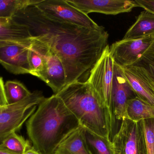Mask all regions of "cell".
<instances>
[{"label": "cell", "mask_w": 154, "mask_h": 154, "mask_svg": "<svg viewBox=\"0 0 154 154\" xmlns=\"http://www.w3.org/2000/svg\"><path fill=\"white\" fill-rule=\"evenodd\" d=\"M12 19L27 27L32 37L58 57L66 71L67 85L87 81L91 70L108 45L109 34L104 27L93 30L54 20L35 5L18 11Z\"/></svg>", "instance_id": "1"}, {"label": "cell", "mask_w": 154, "mask_h": 154, "mask_svg": "<svg viewBox=\"0 0 154 154\" xmlns=\"http://www.w3.org/2000/svg\"><path fill=\"white\" fill-rule=\"evenodd\" d=\"M80 125L61 99L54 94L38 105L26 128L35 150L40 154H53L62 140Z\"/></svg>", "instance_id": "2"}, {"label": "cell", "mask_w": 154, "mask_h": 154, "mask_svg": "<svg viewBox=\"0 0 154 154\" xmlns=\"http://www.w3.org/2000/svg\"><path fill=\"white\" fill-rule=\"evenodd\" d=\"M81 125L102 137L112 140L115 120L88 81H75L57 94Z\"/></svg>", "instance_id": "3"}, {"label": "cell", "mask_w": 154, "mask_h": 154, "mask_svg": "<svg viewBox=\"0 0 154 154\" xmlns=\"http://www.w3.org/2000/svg\"><path fill=\"white\" fill-rule=\"evenodd\" d=\"M45 98L42 92L36 90L19 102L1 108L0 142L20 129Z\"/></svg>", "instance_id": "4"}, {"label": "cell", "mask_w": 154, "mask_h": 154, "mask_svg": "<svg viewBox=\"0 0 154 154\" xmlns=\"http://www.w3.org/2000/svg\"><path fill=\"white\" fill-rule=\"evenodd\" d=\"M109 49L108 45L91 70L87 81L93 88L114 118L112 110L114 61Z\"/></svg>", "instance_id": "5"}, {"label": "cell", "mask_w": 154, "mask_h": 154, "mask_svg": "<svg viewBox=\"0 0 154 154\" xmlns=\"http://www.w3.org/2000/svg\"><path fill=\"white\" fill-rule=\"evenodd\" d=\"M111 142L114 154H147L143 122L122 120Z\"/></svg>", "instance_id": "6"}, {"label": "cell", "mask_w": 154, "mask_h": 154, "mask_svg": "<svg viewBox=\"0 0 154 154\" xmlns=\"http://www.w3.org/2000/svg\"><path fill=\"white\" fill-rule=\"evenodd\" d=\"M35 5L45 16L54 20L93 30L103 27L66 0H41Z\"/></svg>", "instance_id": "7"}, {"label": "cell", "mask_w": 154, "mask_h": 154, "mask_svg": "<svg viewBox=\"0 0 154 154\" xmlns=\"http://www.w3.org/2000/svg\"><path fill=\"white\" fill-rule=\"evenodd\" d=\"M154 39V35L135 39H124L113 43L109 52L114 63L122 68L133 65L147 49Z\"/></svg>", "instance_id": "8"}, {"label": "cell", "mask_w": 154, "mask_h": 154, "mask_svg": "<svg viewBox=\"0 0 154 154\" xmlns=\"http://www.w3.org/2000/svg\"><path fill=\"white\" fill-rule=\"evenodd\" d=\"M137 96L127 80L123 69L114 63L112 93V110L115 120L127 118L128 102Z\"/></svg>", "instance_id": "9"}, {"label": "cell", "mask_w": 154, "mask_h": 154, "mask_svg": "<svg viewBox=\"0 0 154 154\" xmlns=\"http://www.w3.org/2000/svg\"><path fill=\"white\" fill-rule=\"evenodd\" d=\"M69 4L88 15L92 12L116 15L129 12L138 7L134 1L128 0H66Z\"/></svg>", "instance_id": "10"}, {"label": "cell", "mask_w": 154, "mask_h": 154, "mask_svg": "<svg viewBox=\"0 0 154 154\" xmlns=\"http://www.w3.org/2000/svg\"><path fill=\"white\" fill-rule=\"evenodd\" d=\"M30 47L15 44L0 47V64L15 74H30L29 53Z\"/></svg>", "instance_id": "11"}, {"label": "cell", "mask_w": 154, "mask_h": 154, "mask_svg": "<svg viewBox=\"0 0 154 154\" xmlns=\"http://www.w3.org/2000/svg\"><path fill=\"white\" fill-rule=\"evenodd\" d=\"M45 60V68L40 79L45 82L56 95L66 86L65 68L58 57L47 46Z\"/></svg>", "instance_id": "12"}, {"label": "cell", "mask_w": 154, "mask_h": 154, "mask_svg": "<svg viewBox=\"0 0 154 154\" xmlns=\"http://www.w3.org/2000/svg\"><path fill=\"white\" fill-rule=\"evenodd\" d=\"M32 40L27 27L12 18H0V42L30 47Z\"/></svg>", "instance_id": "13"}, {"label": "cell", "mask_w": 154, "mask_h": 154, "mask_svg": "<svg viewBox=\"0 0 154 154\" xmlns=\"http://www.w3.org/2000/svg\"><path fill=\"white\" fill-rule=\"evenodd\" d=\"M85 131L81 125L74 129L60 142L53 154H91L86 142Z\"/></svg>", "instance_id": "14"}, {"label": "cell", "mask_w": 154, "mask_h": 154, "mask_svg": "<svg viewBox=\"0 0 154 154\" xmlns=\"http://www.w3.org/2000/svg\"><path fill=\"white\" fill-rule=\"evenodd\" d=\"M123 69L137 96L143 101L154 105V89L139 71L133 66Z\"/></svg>", "instance_id": "15"}, {"label": "cell", "mask_w": 154, "mask_h": 154, "mask_svg": "<svg viewBox=\"0 0 154 154\" xmlns=\"http://www.w3.org/2000/svg\"><path fill=\"white\" fill-rule=\"evenodd\" d=\"M154 35V14L145 11L139 14L128 29L124 39H135Z\"/></svg>", "instance_id": "16"}, {"label": "cell", "mask_w": 154, "mask_h": 154, "mask_svg": "<svg viewBox=\"0 0 154 154\" xmlns=\"http://www.w3.org/2000/svg\"><path fill=\"white\" fill-rule=\"evenodd\" d=\"M32 38L29 53L30 74L40 79L45 68V52L47 46L38 40Z\"/></svg>", "instance_id": "17"}, {"label": "cell", "mask_w": 154, "mask_h": 154, "mask_svg": "<svg viewBox=\"0 0 154 154\" xmlns=\"http://www.w3.org/2000/svg\"><path fill=\"white\" fill-rule=\"evenodd\" d=\"M126 114L128 119L135 122L154 119V105L136 97L128 102Z\"/></svg>", "instance_id": "18"}, {"label": "cell", "mask_w": 154, "mask_h": 154, "mask_svg": "<svg viewBox=\"0 0 154 154\" xmlns=\"http://www.w3.org/2000/svg\"><path fill=\"white\" fill-rule=\"evenodd\" d=\"M131 66L136 68L154 89V39L142 56Z\"/></svg>", "instance_id": "19"}, {"label": "cell", "mask_w": 154, "mask_h": 154, "mask_svg": "<svg viewBox=\"0 0 154 154\" xmlns=\"http://www.w3.org/2000/svg\"><path fill=\"white\" fill-rule=\"evenodd\" d=\"M85 137L91 154H114L112 142L109 139L102 137L86 129Z\"/></svg>", "instance_id": "20"}, {"label": "cell", "mask_w": 154, "mask_h": 154, "mask_svg": "<svg viewBox=\"0 0 154 154\" xmlns=\"http://www.w3.org/2000/svg\"><path fill=\"white\" fill-rule=\"evenodd\" d=\"M41 0H0V18L11 19L20 10L33 5Z\"/></svg>", "instance_id": "21"}, {"label": "cell", "mask_w": 154, "mask_h": 154, "mask_svg": "<svg viewBox=\"0 0 154 154\" xmlns=\"http://www.w3.org/2000/svg\"><path fill=\"white\" fill-rule=\"evenodd\" d=\"M4 87L8 105L19 102L32 93L23 84L19 81L9 80L6 82Z\"/></svg>", "instance_id": "22"}, {"label": "cell", "mask_w": 154, "mask_h": 154, "mask_svg": "<svg viewBox=\"0 0 154 154\" xmlns=\"http://www.w3.org/2000/svg\"><path fill=\"white\" fill-rule=\"evenodd\" d=\"M1 145L6 149L17 154H23L32 147L30 142L22 136L12 133L1 141Z\"/></svg>", "instance_id": "23"}, {"label": "cell", "mask_w": 154, "mask_h": 154, "mask_svg": "<svg viewBox=\"0 0 154 154\" xmlns=\"http://www.w3.org/2000/svg\"><path fill=\"white\" fill-rule=\"evenodd\" d=\"M147 154H154V119L143 120Z\"/></svg>", "instance_id": "24"}, {"label": "cell", "mask_w": 154, "mask_h": 154, "mask_svg": "<svg viewBox=\"0 0 154 154\" xmlns=\"http://www.w3.org/2000/svg\"><path fill=\"white\" fill-rule=\"evenodd\" d=\"M138 7H142L144 10L154 14V0H135Z\"/></svg>", "instance_id": "25"}, {"label": "cell", "mask_w": 154, "mask_h": 154, "mask_svg": "<svg viewBox=\"0 0 154 154\" xmlns=\"http://www.w3.org/2000/svg\"><path fill=\"white\" fill-rule=\"evenodd\" d=\"M4 85L2 78L0 77V108L8 105L5 97Z\"/></svg>", "instance_id": "26"}, {"label": "cell", "mask_w": 154, "mask_h": 154, "mask_svg": "<svg viewBox=\"0 0 154 154\" xmlns=\"http://www.w3.org/2000/svg\"><path fill=\"white\" fill-rule=\"evenodd\" d=\"M0 154H17L3 146L0 144Z\"/></svg>", "instance_id": "27"}, {"label": "cell", "mask_w": 154, "mask_h": 154, "mask_svg": "<svg viewBox=\"0 0 154 154\" xmlns=\"http://www.w3.org/2000/svg\"><path fill=\"white\" fill-rule=\"evenodd\" d=\"M23 154H40L32 146L29 149L27 150Z\"/></svg>", "instance_id": "28"}, {"label": "cell", "mask_w": 154, "mask_h": 154, "mask_svg": "<svg viewBox=\"0 0 154 154\" xmlns=\"http://www.w3.org/2000/svg\"><path fill=\"white\" fill-rule=\"evenodd\" d=\"M11 44H8V43H2V42H0V47L1 46H4V45H10Z\"/></svg>", "instance_id": "29"}, {"label": "cell", "mask_w": 154, "mask_h": 154, "mask_svg": "<svg viewBox=\"0 0 154 154\" xmlns=\"http://www.w3.org/2000/svg\"><path fill=\"white\" fill-rule=\"evenodd\" d=\"M1 108H2V107L0 108V111H1Z\"/></svg>", "instance_id": "30"}]
</instances>
